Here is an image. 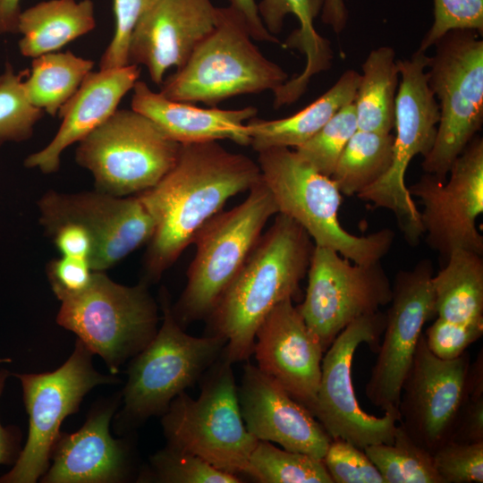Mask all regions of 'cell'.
Wrapping results in <instances>:
<instances>
[{"mask_svg":"<svg viewBox=\"0 0 483 483\" xmlns=\"http://www.w3.org/2000/svg\"><path fill=\"white\" fill-rule=\"evenodd\" d=\"M131 108L154 122L180 144L230 140L247 146L250 139L246 123L258 113L256 107L240 109L201 108L188 102L171 100L137 80Z\"/></svg>","mask_w":483,"mask_h":483,"instance_id":"cell-23","label":"cell"},{"mask_svg":"<svg viewBox=\"0 0 483 483\" xmlns=\"http://www.w3.org/2000/svg\"><path fill=\"white\" fill-rule=\"evenodd\" d=\"M357 130L352 102L340 108L314 136L295 148V152L318 172L331 177L341 154Z\"/></svg>","mask_w":483,"mask_h":483,"instance_id":"cell-35","label":"cell"},{"mask_svg":"<svg viewBox=\"0 0 483 483\" xmlns=\"http://www.w3.org/2000/svg\"><path fill=\"white\" fill-rule=\"evenodd\" d=\"M60 301L58 325L98 354L113 374L157 332V307L146 282L126 286L95 271L84 291Z\"/></svg>","mask_w":483,"mask_h":483,"instance_id":"cell-8","label":"cell"},{"mask_svg":"<svg viewBox=\"0 0 483 483\" xmlns=\"http://www.w3.org/2000/svg\"><path fill=\"white\" fill-rule=\"evenodd\" d=\"M96 27L92 0H46L21 10L20 53L30 58L59 51Z\"/></svg>","mask_w":483,"mask_h":483,"instance_id":"cell-27","label":"cell"},{"mask_svg":"<svg viewBox=\"0 0 483 483\" xmlns=\"http://www.w3.org/2000/svg\"><path fill=\"white\" fill-rule=\"evenodd\" d=\"M361 68L353 101L358 130L391 133L400 77L395 51L386 46L373 49Z\"/></svg>","mask_w":483,"mask_h":483,"instance_id":"cell-29","label":"cell"},{"mask_svg":"<svg viewBox=\"0 0 483 483\" xmlns=\"http://www.w3.org/2000/svg\"><path fill=\"white\" fill-rule=\"evenodd\" d=\"M163 323L128 369L123 417L132 424L164 414L179 394L192 386L222 355L226 340L186 334L176 321L169 296L160 292Z\"/></svg>","mask_w":483,"mask_h":483,"instance_id":"cell-11","label":"cell"},{"mask_svg":"<svg viewBox=\"0 0 483 483\" xmlns=\"http://www.w3.org/2000/svg\"><path fill=\"white\" fill-rule=\"evenodd\" d=\"M232 7L244 21L250 37L254 40L280 44L264 26L255 0H229Z\"/></svg>","mask_w":483,"mask_h":483,"instance_id":"cell-45","label":"cell"},{"mask_svg":"<svg viewBox=\"0 0 483 483\" xmlns=\"http://www.w3.org/2000/svg\"><path fill=\"white\" fill-rule=\"evenodd\" d=\"M9 374L5 369L0 370V396ZM18 444L16 430L4 428L0 423V465L16 462L21 453Z\"/></svg>","mask_w":483,"mask_h":483,"instance_id":"cell-46","label":"cell"},{"mask_svg":"<svg viewBox=\"0 0 483 483\" xmlns=\"http://www.w3.org/2000/svg\"><path fill=\"white\" fill-rule=\"evenodd\" d=\"M93 66L94 61L71 51H55L35 57L24 80L27 96L36 107L55 116Z\"/></svg>","mask_w":483,"mask_h":483,"instance_id":"cell-30","label":"cell"},{"mask_svg":"<svg viewBox=\"0 0 483 483\" xmlns=\"http://www.w3.org/2000/svg\"><path fill=\"white\" fill-rule=\"evenodd\" d=\"M249 191L243 202L211 217L193 240L196 252L187 271L186 286L172 308L182 327L209 316L269 218L278 213L272 194L261 180Z\"/></svg>","mask_w":483,"mask_h":483,"instance_id":"cell-6","label":"cell"},{"mask_svg":"<svg viewBox=\"0 0 483 483\" xmlns=\"http://www.w3.org/2000/svg\"><path fill=\"white\" fill-rule=\"evenodd\" d=\"M437 318L460 324H483L482 255L453 250L432 277Z\"/></svg>","mask_w":483,"mask_h":483,"instance_id":"cell-28","label":"cell"},{"mask_svg":"<svg viewBox=\"0 0 483 483\" xmlns=\"http://www.w3.org/2000/svg\"><path fill=\"white\" fill-rule=\"evenodd\" d=\"M433 267L429 260L401 270L392 284L382 343L365 387L369 402L381 411L399 414L402 386L424 324L435 315Z\"/></svg>","mask_w":483,"mask_h":483,"instance_id":"cell-17","label":"cell"},{"mask_svg":"<svg viewBox=\"0 0 483 483\" xmlns=\"http://www.w3.org/2000/svg\"><path fill=\"white\" fill-rule=\"evenodd\" d=\"M386 325V314L377 311L349 324L333 341L321 362L320 381L313 416L332 439L342 438L364 449L391 444L400 416L385 411L382 417L365 412L355 396L352 368L361 343L377 352Z\"/></svg>","mask_w":483,"mask_h":483,"instance_id":"cell-13","label":"cell"},{"mask_svg":"<svg viewBox=\"0 0 483 483\" xmlns=\"http://www.w3.org/2000/svg\"><path fill=\"white\" fill-rule=\"evenodd\" d=\"M360 80V73L347 70L328 90L296 114L276 120L250 119L246 123L250 145L258 152L302 145L340 108L354 101Z\"/></svg>","mask_w":483,"mask_h":483,"instance_id":"cell-26","label":"cell"},{"mask_svg":"<svg viewBox=\"0 0 483 483\" xmlns=\"http://www.w3.org/2000/svg\"><path fill=\"white\" fill-rule=\"evenodd\" d=\"M307 275L305 298L297 309L324 352L349 324L391 301L392 284L380 261L357 264L315 245Z\"/></svg>","mask_w":483,"mask_h":483,"instance_id":"cell-14","label":"cell"},{"mask_svg":"<svg viewBox=\"0 0 483 483\" xmlns=\"http://www.w3.org/2000/svg\"><path fill=\"white\" fill-rule=\"evenodd\" d=\"M47 273L54 293L62 301L84 291L95 271L85 259L61 256L47 265Z\"/></svg>","mask_w":483,"mask_h":483,"instance_id":"cell-43","label":"cell"},{"mask_svg":"<svg viewBox=\"0 0 483 483\" xmlns=\"http://www.w3.org/2000/svg\"><path fill=\"white\" fill-rule=\"evenodd\" d=\"M258 165L278 213L297 222L315 245L332 249L357 264L381 261L391 249L394 238L391 229L357 236L341 225L338 211L343 198L335 182L295 150L272 148L259 151Z\"/></svg>","mask_w":483,"mask_h":483,"instance_id":"cell-3","label":"cell"},{"mask_svg":"<svg viewBox=\"0 0 483 483\" xmlns=\"http://www.w3.org/2000/svg\"><path fill=\"white\" fill-rule=\"evenodd\" d=\"M46 232L65 224L82 226L94 243L90 266L104 272L151 240L156 223L139 197H116L97 190L46 192L38 201Z\"/></svg>","mask_w":483,"mask_h":483,"instance_id":"cell-16","label":"cell"},{"mask_svg":"<svg viewBox=\"0 0 483 483\" xmlns=\"http://www.w3.org/2000/svg\"><path fill=\"white\" fill-rule=\"evenodd\" d=\"M47 233L53 237L61 256L85 259L90 264L94 243L89 233L82 226L75 223H65L54 227Z\"/></svg>","mask_w":483,"mask_h":483,"instance_id":"cell-44","label":"cell"},{"mask_svg":"<svg viewBox=\"0 0 483 483\" xmlns=\"http://www.w3.org/2000/svg\"><path fill=\"white\" fill-rule=\"evenodd\" d=\"M152 481L163 483H239L241 478L191 453L167 445L151 458Z\"/></svg>","mask_w":483,"mask_h":483,"instance_id":"cell-36","label":"cell"},{"mask_svg":"<svg viewBox=\"0 0 483 483\" xmlns=\"http://www.w3.org/2000/svg\"><path fill=\"white\" fill-rule=\"evenodd\" d=\"M471 30L483 34V0H434V21L419 50L426 52L450 30Z\"/></svg>","mask_w":483,"mask_h":483,"instance_id":"cell-40","label":"cell"},{"mask_svg":"<svg viewBox=\"0 0 483 483\" xmlns=\"http://www.w3.org/2000/svg\"><path fill=\"white\" fill-rule=\"evenodd\" d=\"M249 475L261 483H333L321 459L265 440L258 441L250 455Z\"/></svg>","mask_w":483,"mask_h":483,"instance_id":"cell-33","label":"cell"},{"mask_svg":"<svg viewBox=\"0 0 483 483\" xmlns=\"http://www.w3.org/2000/svg\"><path fill=\"white\" fill-rule=\"evenodd\" d=\"M237 394L245 427L258 440L322 460L330 436L306 407L258 367L245 365Z\"/></svg>","mask_w":483,"mask_h":483,"instance_id":"cell-21","label":"cell"},{"mask_svg":"<svg viewBox=\"0 0 483 483\" xmlns=\"http://www.w3.org/2000/svg\"><path fill=\"white\" fill-rule=\"evenodd\" d=\"M471 30H453L436 42L428 83L439 100L434 145L421 164L425 174L446 178L454 160L483 123V40Z\"/></svg>","mask_w":483,"mask_h":483,"instance_id":"cell-7","label":"cell"},{"mask_svg":"<svg viewBox=\"0 0 483 483\" xmlns=\"http://www.w3.org/2000/svg\"><path fill=\"white\" fill-rule=\"evenodd\" d=\"M242 17L220 8L216 28L197 46L185 64L163 80L164 97L209 106L242 94L275 91L288 73L254 45Z\"/></svg>","mask_w":483,"mask_h":483,"instance_id":"cell-4","label":"cell"},{"mask_svg":"<svg viewBox=\"0 0 483 483\" xmlns=\"http://www.w3.org/2000/svg\"><path fill=\"white\" fill-rule=\"evenodd\" d=\"M483 334V324H460L440 318L433 322L424 335L430 352L437 358L450 360L463 354Z\"/></svg>","mask_w":483,"mask_h":483,"instance_id":"cell-42","label":"cell"},{"mask_svg":"<svg viewBox=\"0 0 483 483\" xmlns=\"http://www.w3.org/2000/svg\"><path fill=\"white\" fill-rule=\"evenodd\" d=\"M363 450L384 483H442L432 453L416 444L401 423L393 443L371 445Z\"/></svg>","mask_w":483,"mask_h":483,"instance_id":"cell-32","label":"cell"},{"mask_svg":"<svg viewBox=\"0 0 483 483\" xmlns=\"http://www.w3.org/2000/svg\"><path fill=\"white\" fill-rule=\"evenodd\" d=\"M315 243L291 217L277 213L246 261L207 318L208 335L226 340L223 352L230 363L253 352L256 332L280 302L301 292Z\"/></svg>","mask_w":483,"mask_h":483,"instance_id":"cell-2","label":"cell"},{"mask_svg":"<svg viewBox=\"0 0 483 483\" xmlns=\"http://www.w3.org/2000/svg\"><path fill=\"white\" fill-rule=\"evenodd\" d=\"M393 145L392 133L357 130L331 175L340 192L357 195L381 179L391 166Z\"/></svg>","mask_w":483,"mask_h":483,"instance_id":"cell-31","label":"cell"},{"mask_svg":"<svg viewBox=\"0 0 483 483\" xmlns=\"http://www.w3.org/2000/svg\"><path fill=\"white\" fill-rule=\"evenodd\" d=\"M322 461L333 483H384L365 451L344 439H332Z\"/></svg>","mask_w":483,"mask_h":483,"instance_id":"cell-38","label":"cell"},{"mask_svg":"<svg viewBox=\"0 0 483 483\" xmlns=\"http://www.w3.org/2000/svg\"><path fill=\"white\" fill-rule=\"evenodd\" d=\"M21 0H0V36L17 33Z\"/></svg>","mask_w":483,"mask_h":483,"instance_id":"cell-48","label":"cell"},{"mask_svg":"<svg viewBox=\"0 0 483 483\" xmlns=\"http://www.w3.org/2000/svg\"><path fill=\"white\" fill-rule=\"evenodd\" d=\"M321 21L340 34L346 26L348 10L344 0H324L321 9Z\"/></svg>","mask_w":483,"mask_h":483,"instance_id":"cell-47","label":"cell"},{"mask_svg":"<svg viewBox=\"0 0 483 483\" xmlns=\"http://www.w3.org/2000/svg\"><path fill=\"white\" fill-rule=\"evenodd\" d=\"M256 339L257 367L312 413L324 351L292 299L270 310L259 325Z\"/></svg>","mask_w":483,"mask_h":483,"instance_id":"cell-20","label":"cell"},{"mask_svg":"<svg viewBox=\"0 0 483 483\" xmlns=\"http://www.w3.org/2000/svg\"><path fill=\"white\" fill-rule=\"evenodd\" d=\"M207 372L199 398L182 392L162 414L167 445L223 471L249 475L250 458L258 440L243 422L232 363L222 353Z\"/></svg>","mask_w":483,"mask_h":483,"instance_id":"cell-5","label":"cell"},{"mask_svg":"<svg viewBox=\"0 0 483 483\" xmlns=\"http://www.w3.org/2000/svg\"><path fill=\"white\" fill-rule=\"evenodd\" d=\"M449 178L425 174L408 190L423 206L427 244L444 263L455 250L483 255L476 220L483 213V140L476 135L453 163Z\"/></svg>","mask_w":483,"mask_h":483,"instance_id":"cell-15","label":"cell"},{"mask_svg":"<svg viewBox=\"0 0 483 483\" xmlns=\"http://www.w3.org/2000/svg\"><path fill=\"white\" fill-rule=\"evenodd\" d=\"M92 355L77 339L72 355L55 371L15 374L22 386L29 434L14 466L0 478V482L34 483L42 478L49 467L64 419L78 411L83 397L93 387L116 380L93 368Z\"/></svg>","mask_w":483,"mask_h":483,"instance_id":"cell-12","label":"cell"},{"mask_svg":"<svg viewBox=\"0 0 483 483\" xmlns=\"http://www.w3.org/2000/svg\"><path fill=\"white\" fill-rule=\"evenodd\" d=\"M158 0H113L114 31L104 51L99 69L116 68L128 64V44L139 19Z\"/></svg>","mask_w":483,"mask_h":483,"instance_id":"cell-41","label":"cell"},{"mask_svg":"<svg viewBox=\"0 0 483 483\" xmlns=\"http://www.w3.org/2000/svg\"><path fill=\"white\" fill-rule=\"evenodd\" d=\"M473 444L483 442V352L470 361L464 396L456 415L449 440Z\"/></svg>","mask_w":483,"mask_h":483,"instance_id":"cell-37","label":"cell"},{"mask_svg":"<svg viewBox=\"0 0 483 483\" xmlns=\"http://www.w3.org/2000/svg\"><path fill=\"white\" fill-rule=\"evenodd\" d=\"M432 455L442 483L483 482V442L448 441Z\"/></svg>","mask_w":483,"mask_h":483,"instance_id":"cell-39","label":"cell"},{"mask_svg":"<svg viewBox=\"0 0 483 483\" xmlns=\"http://www.w3.org/2000/svg\"><path fill=\"white\" fill-rule=\"evenodd\" d=\"M23 73H16L10 64L0 73V146L29 140L45 114L30 101Z\"/></svg>","mask_w":483,"mask_h":483,"instance_id":"cell-34","label":"cell"},{"mask_svg":"<svg viewBox=\"0 0 483 483\" xmlns=\"http://www.w3.org/2000/svg\"><path fill=\"white\" fill-rule=\"evenodd\" d=\"M181 144L133 109H117L78 142L75 160L89 171L96 190L116 197L141 193L174 165Z\"/></svg>","mask_w":483,"mask_h":483,"instance_id":"cell-10","label":"cell"},{"mask_svg":"<svg viewBox=\"0 0 483 483\" xmlns=\"http://www.w3.org/2000/svg\"><path fill=\"white\" fill-rule=\"evenodd\" d=\"M470 364L468 352L453 360H441L430 352L424 335L419 337L402 386L399 423L432 454L449 440Z\"/></svg>","mask_w":483,"mask_h":483,"instance_id":"cell-18","label":"cell"},{"mask_svg":"<svg viewBox=\"0 0 483 483\" xmlns=\"http://www.w3.org/2000/svg\"><path fill=\"white\" fill-rule=\"evenodd\" d=\"M10 361L9 359H0V362Z\"/></svg>","mask_w":483,"mask_h":483,"instance_id":"cell-49","label":"cell"},{"mask_svg":"<svg viewBox=\"0 0 483 483\" xmlns=\"http://www.w3.org/2000/svg\"><path fill=\"white\" fill-rule=\"evenodd\" d=\"M220 8L211 0H158L136 22L128 44V64L147 68L161 85L166 71L180 69L216 28Z\"/></svg>","mask_w":483,"mask_h":483,"instance_id":"cell-19","label":"cell"},{"mask_svg":"<svg viewBox=\"0 0 483 483\" xmlns=\"http://www.w3.org/2000/svg\"><path fill=\"white\" fill-rule=\"evenodd\" d=\"M114 406L92 413L72 434H61L51 459L53 463L42 476L46 483H110L123 478V445L109 433Z\"/></svg>","mask_w":483,"mask_h":483,"instance_id":"cell-24","label":"cell"},{"mask_svg":"<svg viewBox=\"0 0 483 483\" xmlns=\"http://www.w3.org/2000/svg\"><path fill=\"white\" fill-rule=\"evenodd\" d=\"M324 0H261L258 4L260 19L274 36L282 30L288 14L294 15L300 28L294 30L284 44L299 49L306 56V65L299 75L286 80L279 89L281 98L293 103L305 92L310 79L330 67L333 52L330 43L314 27Z\"/></svg>","mask_w":483,"mask_h":483,"instance_id":"cell-25","label":"cell"},{"mask_svg":"<svg viewBox=\"0 0 483 483\" xmlns=\"http://www.w3.org/2000/svg\"><path fill=\"white\" fill-rule=\"evenodd\" d=\"M260 180L258 163L217 141L181 144L171 170L139 194L156 223L145 257L147 281L158 280L230 198Z\"/></svg>","mask_w":483,"mask_h":483,"instance_id":"cell-1","label":"cell"},{"mask_svg":"<svg viewBox=\"0 0 483 483\" xmlns=\"http://www.w3.org/2000/svg\"><path fill=\"white\" fill-rule=\"evenodd\" d=\"M140 69L135 64L91 72L77 91L61 107L62 123L51 141L24 160L28 168L52 174L60 167L61 156L104 123L117 109L123 97L139 80Z\"/></svg>","mask_w":483,"mask_h":483,"instance_id":"cell-22","label":"cell"},{"mask_svg":"<svg viewBox=\"0 0 483 483\" xmlns=\"http://www.w3.org/2000/svg\"><path fill=\"white\" fill-rule=\"evenodd\" d=\"M429 57L418 49L410 59L397 60L401 80L395 98L392 164L381 179L357 194L375 208L392 211L412 245L424 234L405 174L414 157H424L432 148L440 118L438 103L428 83Z\"/></svg>","mask_w":483,"mask_h":483,"instance_id":"cell-9","label":"cell"}]
</instances>
